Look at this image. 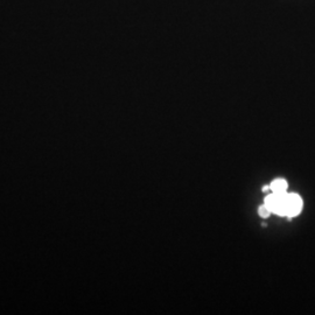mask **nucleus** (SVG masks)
<instances>
[{"mask_svg": "<svg viewBox=\"0 0 315 315\" xmlns=\"http://www.w3.org/2000/svg\"><path fill=\"white\" fill-rule=\"evenodd\" d=\"M287 193L285 194H276L271 193L265 198V205H266L272 213L278 215H285V200Z\"/></svg>", "mask_w": 315, "mask_h": 315, "instance_id": "nucleus-1", "label": "nucleus"}, {"mask_svg": "<svg viewBox=\"0 0 315 315\" xmlns=\"http://www.w3.org/2000/svg\"><path fill=\"white\" fill-rule=\"evenodd\" d=\"M302 209V200L297 194H287L285 200V216H297Z\"/></svg>", "mask_w": 315, "mask_h": 315, "instance_id": "nucleus-2", "label": "nucleus"}, {"mask_svg": "<svg viewBox=\"0 0 315 315\" xmlns=\"http://www.w3.org/2000/svg\"><path fill=\"white\" fill-rule=\"evenodd\" d=\"M270 189L272 193L276 194H285L287 189V182L284 179H277L270 185Z\"/></svg>", "mask_w": 315, "mask_h": 315, "instance_id": "nucleus-3", "label": "nucleus"}, {"mask_svg": "<svg viewBox=\"0 0 315 315\" xmlns=\"http://www.w3.org/2000/svg\"><path fill=\"white\" fill-rule=\"evenodd\" d=\"M258 213H259L260 216L264 217V218H266V217H268V215H270V214L272 213V211H271L270 208H268V207L264 203L263 206H260V207H259Z\"/></svg>", "mask_w": 315, "mask_h": 315, "instance_id": "nucleus-4", "label": "nucleus"}]
</instances>
